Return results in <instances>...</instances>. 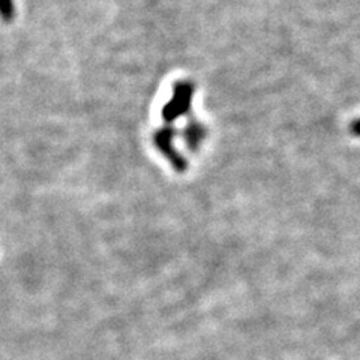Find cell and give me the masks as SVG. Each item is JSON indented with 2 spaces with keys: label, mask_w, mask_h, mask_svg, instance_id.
Returning a JSON list of instances; mask_svg holds the SVG:
<instances>
[{
  "label": "cell",
  "mask_w": 360,
  "mask_h": 360,
  "mask_svg": "<svg viewBox=\"0 0 360 360\" xmlns=\"http://www.w3.org/2000/svg\"><path fill=\"white\" fill-rule=\"evenodd\" d=\"M0 17L5 21H11L15 17L14 0H0Z\"/></svg>",
  "instance_id": "277c9868"
},
{
  "label": "cell",
  "mask_w": 360,
  "mask_h": 360,
  "mask_svg": "<svg viewBox=\"0 0 360 360\" xmlns=\"http://www.w3.org/2000/svg\"><path fill=\"white\" fill-rule=\"evenodd\" d=\"M173 139H174V129L173 128H162L160 131H156L153 135V143L168 161L172 162L173 168L179 173H184L186 170V161L185 158L180 155L174 148H173Z\"/></svg>",
  "instance_id": "7a4b0ae2"
},
{
  "label": "cell",
  "mask_w": 360,
  "mask_h": 360,
  "mask_svg": "<svg viewBox=\"0 0 360 360\" xmlns=\"http://www.w3.org/2000/svg\"><path fill=\"white\" fill-rule=\"evenodd\" d=\"M205 129H202L197 123H191V125L185 129V139L188 143V148L191 150H195L198 148L200 141L205 139Z\"/></svg>",
  "instance_id": "3957f363"
},
{
  "label": "cell",
  "mask_w": 360,
  "mask_h": 360,
  "mask_svg": "<svg viewBox=\"0 0 360 360\" xmlns=\"http://www.w3.org/2000/svg\"><path fill=\"white\" fill-rule=\"evenodd\" d=\"M354 131H356V134H360V122L354 125Z\"/></svg>",
  "instance_id": "5b68a950"
},
{
  "label": "cell",
  "mask_w": 360,
  "mask_h": 360,
  "mask_svg": "<svg viewBox=\"0 0 360 360\" xmlns=\"http://www.w3.org/2000/svg\"><path fill=\"white\" fill-rule=\"evenodd\" d=\"M194 87L186 82L174 84L173 98L162 108V117L165 122H173L177 117L184 116L188 112L191 103H193Z\"/></svg>",
  "instance_id": "6da1fadb"
}]
</instances>
